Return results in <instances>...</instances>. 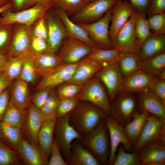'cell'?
I'll list each match as a JSON object with an SVG mask.
<instances>
[{
    "label": "cell",
    "mask_w": 165,
    "mask_h": 165,
    "mask_svg": "<svg viewBox=\"0 0 165 165\" xmlns=\"http://www.w3.org/2000/svg\"><path fill=\"white\" fill-rule=\"evenodd\" d=\"M84 102L79 103L69 117L70 123L82 137L87 136L107 115L95 105Z\"/></svg>",
    "instance_id": "6da1fadb"
},
{
    "label": "cell",
    "mask_w": 165,
    "mask_h": 165,
    "mask_svg": "<svg viewBox=\"0 0 165 165\" xmlns=\"http://www.w3.org/2000/svg\"><path fill=\"white\" fill-rule=\"evenodd\" d=\"M105 118L86 136L83 144L101 163H108L109 142Z\"/></svg>",
    "instance_id": "7a4b0ae2"
},
{
    "label": "cell",
    "mask_w": 165,
    "mask_h": 165,
    "mask_svg": "<svg viewBox=\"0 0 165 165\" xmlns=\"http://www.w3.org/2000/svg\"><path fill=\"white\" fill-rule=\"evenodd\" d=\"M79 101L92 104L110 115L111 106L106 89L97 78H92L84 85L75 97Z\"/></svg>",
    "instance_id": "3957f363"
},
{
    "label": "cell",
    "mask_w": 165,
    "mask_h": 165,
    "mask_svg": "<svg viewBox=\"0 0 165 165\" xmlns=\"http://www.w3.org/2000/svg\"><path fill=\"white\" fill-rule=\"evenodd\" d=\"M69 114L57 118L54 131V136L61 152L68 160L71 155L72 141L82 137L70 123Z\"/></svg>",
    "instance_id": "277c9868"
},
{
    "label": "cell",
    "mask_w": 165,
    "mask_h": 165,
    "mask_svg": "<svg viewBox=\"0 0 165 165\" xmlns=\"http://www.w3.org/2000/svg\"><path fill=\"white\" fill-rule=\"evenodd\" d=\"M50 8L46 6L37 4L16 12L12 11L10 9L2 13L0 23L6 25L20 24L31 26L40 18L45 16Z\"/></svg>",
    "instance_id": "5b68a950"
},
{
    "label": "cell",
    "mask_w": 165,
    "mask_h": 165,
    "mask_svg": "<svg viewBox=\"0 0 165 165\" xmlns=\"http://www.w3.org/2000/svg\"><path fill=\"white\" fill-rule=\"evenodd\" d=\"M112 16L111 9L94 22L77 23L87 33L92 40L100 48L111 49L109 31Z\"/></svg>",
    "instance_id": "8992f818"
},
{
    "label": "cell",
    "mask_w": 165,
    "mask_h": 165,
    "mask_svg": "<svg viewBox=\"0 0 165 165\" xmlns=\"http://www.w3.org/2000/svg\"><path fill=\"white\" fill-rule=\"evenodd\" d=\"M31 26L16 24L13 28L12 40L7 55L25 59L32 55L30 50L32 37Z\"/></svg>",
    "instance_id": "52a82bcc"
},
{
    "label": "cell",
    "mask_w": 165,
    "mask_h": 165,
    "mask_svg": "<svg viewBox=\"0 0 165 165\" xmlns=\"http://www.w3.org/2000/svg\"><path fill=\"white\" fill-rule=\"evenodd\" d=\"M135 15L136 11L119 31L111 42L112 49L120 52L139 54L140 47L134 30Z\"/></svg>",
    "instance_id": "ba28073f"
},
{
    "label": "cell",
    "mask_w": 165,
    "mask_h": 165,
    "mask_svg": "<svg viewBox=\"0 0 165 165\" xmlns=\"http://www.w3.org/2000/svg\"><path fill=\"white\" fill-rule=\"evenodd\" d=\"M111 106V116L123 127L132 119L136 111V100L130 93L120 92Z\"/></svg>",
    "instance_id": "9c48e42d"
},
{
    "label": "cell",
    "mask_w": 165,
    "mask_h": 165,
    "mask_svg": "<svg viewBox=\"0 0 165 165\" xmlns=\"http://www.w3.org/2000/svg\"><path fill=\"white\" fill-rule=\"evenodd\" d=\"M95 75L104 86L112 101L120 92L124 79L117 62L104 65Z\"/></svg>",
    "instance_id": "30bf717a"
},
{
    "label": "cell",
    "mask_w": 165,
    "mask_h": 165,
    "mask_svg": "<svg viewBox=\"0 0 165 165\" xmlns=\"http://www.w3.org/2000/svg\"><path fill=\"white\" fill-rule=\"evenodd\" d=\"M165 120L155 115H149L135 145L134 150L139 151L148 144L156 141H165Z\"/></svg>",
    "instance_id": "8fae6325"
},
{
    "label": "cell",
    "mask_w": 165,
    "mask_h": 165,
    "mask_svg": "<svg viewBox=\"0 0 165 165\" xmlns=\"http://www.w3.org/2000/svg\"><path fill=\"white\" fill-rule=\"evenodd\" d=\"M119 0H94L70 19L76 23L94 22L102 17Z\"/></svg>",
    "instance_id": "7c38bea8"
},
{
    "label": "cell",
    "mask_w": 165,
    "mask_h": 165,
    "mask_svg": "<svg viewBox=\"0 0 165 165\" xmlns=\"http://www.w3.org/2000/svg\"><path fill=\"white\" fill-rule=\"evenodd\" d=\"M92 48L76 38L68 36L63 41L58 56L61 63L75 64L89 54Z\"/></svg>",
    "instance_id": "4fadbf2b"
},
{
    "label": "cell",
    "mask_w": 165,
    "mask_h": 165,
    "mask_svg": "<svg viewBox=\"0 0 165 165\" xmlns=\"http://www.w3.org/2000/svg\"><path fill=\"white\" fill-rule=\"evenodd\" d=\"M78 63L75 64L62 63L46 72L42 76L40 81L34 89L37 90L45 88L53 89L68 82L72 78Z\"/></svg>",
    "instance_id": "5bb4252c"
},
{
    "label": "cell",
    "mask_w": 165,
    "mask_h": 165,
    "mask_svg": "<svg viewBox=\"0 0 165 165\" xmlns=\"http://www.w3.org/2000/svg\"><path fill=\"white\" fill-rule=\"evenodd\" d=\"M105 121L110 139L108 163L109 165H112L119 145L121 144L125 151H130L132 149V144L126 135L123 126L118 124L111 116L107 117Z\"/></svg>",
    "instance_id": "9a60e30c"
},
{
    "label": "cell",
    "mask_w": 165,
    "mask_h": 165,
    "mask_svg": "<svg viewBox=\"0 0 165 165\" xmlns=\"http://www.w3.org/2000/svg\"><path fill=\"white\" fill-rule=\"evenodd\" d=\"M27 110L26 117L21 128L22 137L31 143L38 146V134L45 117L41 110L31 102Z\"/></svg>",
    "instance_id": "2e32d148"
},
{
    "label": "cell",
    "mask_w": 165,
    "mask_h": 165,
    "mask_svg": "<svg viewBox=\"0 0 165 165\" xmlns=\"http://www.w3.org/2000/svg\"><path fill=\"white\" fill-rule=\"evenodd\" d=\"M109 36L111 42L135 10L127 0H119L112 8Z\"/></svg>",
    "instance_id": "e0dca14e"
},
{
    "label": "cell",
    "mask_w": 165,
    "mask_h": 165,
    "mask_svg": "<svg viewBox=\"0 0 165 165\" xmlns=\"http://www.w3.org/2000/svg\"><path fill=\"white\" fill-rule=\"evenodd\" d=\"M45 16L47 30V42L49 50L55 53L61 48L68 35L61 20L57 15Z\"/></svg>",
    "instance_id": "ac0fdd59"
},
{
    "label": "cell",
    "mask_w": 165,
    "mask_h": 165,
    "mask_svg": "<svg viewBox=\"0 0 165 165\" xmlns=\"http://www.w3.org/2000/svg\"><path fill=\"white\" fill-rule=\"evenodd\" d=\"M158 78L140 69L124 79L120 92H139L150 89Z\"/></svg>",
    "instance_id": "d6986e66"
},
{
    "label": "cell",
    "mask_w": 165,
    "mask_h": 165,
    "mask_svg": "<svg viewBox=\"0 0 165 165\" xmlns=\"http://www.w3.org/2000/svg\"><path fill=\"white\" fill-rule=\"evenodd\" d=\"M16 151L26 165H48V158L38 146L31 143L23 138Z\"/></svg>",
    "instance_id": "ffe728a7"
},
{
    "label": "cell",
    "mask_w": 165,
    "mask_h": 165,
    "mask_svg": "<svg viewBox=\"0 0 165 165\" xmlns=\"http://www.w3.org/2000/svg\"><path fill=\"white\" fill-rule=\"evenodd\" d=\"M139 151V158L143 165L165 164V141H156L147 145Z\"/></svg>",
    "instance_id": "44dd1931"
},
{
    "label": "cell",
    "mask_w": 165,
    "mask_h": 165,
    "mask_svg": "<svg viewBox=\"0 0 165 165\" xmlns=\"http://www.w3.org/2000/svg\"><path fill=\"white\" fill-rule=\"evenodd\" d=\"M103 65L86 56L78 63L71 79L67 82L83 86Z\"/></svg>",
    "instance_id": "7402d4cb"
},
{
    "label": "cell",
    "mask_w": 165,
    "mask_h": 165,
    "mask_svg": "<svg viewBox=\"0 0 165 165\" xmlns=\"http://www.w3.org/2000/svg\"><path fill=\"white\" fill-rule=\"evenodd\" d=\"M138 101L142 111L165 119V104L150 89L138 92Z\"/></svg>",
    "instance_id": "603a6c76"
},
{
    "label": "cell",
    "mask_w": 165,
    "mask_h": 165,
    "mask_svg": "<svg viewBox=\"0 0 165 165\" xmlns=\"http://www.w3.org/2000/svg\"><path fill=\"white\" fill-rule=\"evenodd\" d=\"M28 83L18 78L14 80L9 86V101L19 108L27 109L31 102L32 96Z\"/></svg>",
    "instance_id": "cb8c5ba5"
},
{
    "label": "cell",
    "mask_w": 165,
    "mask_h": 165,
    "mask_svg": "<svg viewBox=\"0 0 165 165\" xmlns=\"http://www.w3.org/2000/svg\"><path fill=\"white\" fill-rule=\"evenodd\" d=\"M55 7V12L64 24L68 36L76 38L92 48L99 47L83 28L72 20L64 11Z\"/></svg>",
    "instance_id": "d4e9b609"
},
{
    "label": "cell",
    "mask_w": 165,
    "mask_h": 165,
    "mask_svg": "<svg viewBox=\"0 0 165 165\" xmlns=\"http://www.w3.org/2000/svg\"><path fill=\"white\" fill-rule=\"evenodd\" d=\"M57 118V116L45 117L38 134V146L48 158L51 153Z\"/></svg>",
    "instance_id": "484cf974"
},
{
    "label": "cell",
    "mask_w": 165,
    "mask_h": 165,
    "mask_svg": "<svg viewBox=\"0 0 165 165\" xmlns=\"http://www.w3.org/2000/svg\"><path fill=\"white\" fill-rule=\"evenodd\" d=\"M165 51V35L152 34L142 44L139 55L143 61Z\"/></svg>",
    "instance_id": "4316f807"
},
{
    "label": "cell",
    "mask_w": 165,
    "mask_h": 165,
    "mask_svg": "<svg viewBox=\"0 0 165 165\" xmlns=\"http://www.w3.org/2000/svg\"><path fill=\"white\" fill-rule=\"evenodd\" d=\"M149 113L136 111L131 120L124 126L125 133L134 145L137 142L147 121Z\"/></svg>",
    "instance_id": "83f0119b"
},
{
    "label": "cell",
    "mask_w": 165,
    "mask_h": 165,
    "mask_svg": "<svg viewBox=\"0 0 165 165\" xmlns=\"http://www.w3.org/2000/svg\"><path fill=\"white\" fill-rule=\"evenodd\" d=\"M68 164L72 165H99L101 163L82 144L75 142L72 145L71 154Z\"/></svg>",
    "instance_id": "f1b7e54d"
},
{
    "label": "cell",
    "mask_w": 165,
    "mask_h": 165,
    "mask_svg": "<svg viewBox=\"0 0 165 165\" xmlns=\"http://www.w3.org/2000/svg\"><path fill=\"white\" fill-rule=\"evenodd\" d=\"M142 61L138 54L120 52L117 62L124 79L141 69Z\"/></svg>",
    "instance_id": "f546056e"
},
{
    "label": "cell",
    "mask_w": 165,
    "mask_h": 165,
    "mask_svg": "<svg viewBox=\"0 0 165 165\" xmlns=\"http://www.w3.org/2000/svg\"><path fill=\"white\" fill-rule=\"evenodd\" d=\"M21 129L0 122V140L15 151L23 138Z\"/></svg>",
    "instance_id": "4dcf8cb0"
},
{
    "label": "cell",
    "mask_w": 165,
    "mask_h": 165,
    "mask_svg": "<svg viewBox=\"0 0 165 165\" xmlns=\"http://www.w3.org/2000/svg\"><path fill=\"white\" fill-rule=\"evenodd\" d=\"M55 53L49 50L41 53L32 55V59L41 72L42 77L46 72L62 64L58 55Z\"/></svg>",
    "instance_id": "1f68e13d"
},
{
    "label": "cell",
    "mask_w": 165,
    "mask_h": 165,
    "mask_svg": "<svg viewBox=\"0 0 165 165\" xmlns=\"http://www.w3.org/2000/svg\"><path fill=\"white\" fill-rule=\"evenodd\" d=\"M27 109L19 108L10 101L2 121L10 126L21 128L25 120Z\"/></svg>",
    "instance_id": "d6a6232c"
},
{
    "label": "cell",
    "mask_w": 165,
    "mask_h": 165,
    "mask_svg": "<svg viewBox=\"0 0 165 165\" xmlns=\"http://www.w3.org/2000/svg\"><path fill=\"white\" fill-rule=\"evenodd\" d=\"M141 69L148 74L158 77L165 71V51L142 61Z\"/></svg>",
    "instance_id": "836d02e7"
},
{
    "label": "cell",
    "mask_w": 165,
    "mask_h": 165,
    "mask_svg": "<svg viewBox=\"0 0 165 165\" xmlns=\"http://www.w3.org/2000/svg\"><path fill=\"white\" fill-rule=\"evenodd\" d=\"M120 52L113 49H106L99 47L94 48L86 57L103 66L117 61Z\"/></svg>",
    "instance_id": "e575fe53"
},
{
    "label": "cell",
    "mask_w": 165,
    "mask_h": 165,
    "mask_svg": "<svg viewBox=\"0 0 165 165\" xmlns=\"http://www.w3.org/2000/svg\"><path fill=\"white\" fill-rule=\"evenodd\" d=\"M146 14V13L136 11L135 32L140 47L142 43L152 33L148 24Z\"/></svg>",
    "instance_id": "d590c367"
},
{
    "label": "cell",
    "mask_w": 165,
    "mask_h": 165,
    "mask_svg": "<svg viewBox=\"0 0 165 165\" xmlns=\"http://www.w3.org/2000/svg\"><path fill=\"white\" fill-rule=\"evenodd\" d=\"M94 0H52L53 7L64 11L68 16H72Z\"/></svg>",
    "instance_id": "8d00e7d4"
},
{
    "label": "cell",
    "mask_w": 165,
    "mask_h": 165,
    "mask_svg": "<svg viewBox=\"0 0 165 165\" xmlns=\"http://www.w3.org/2000/svg\"><path fill=\"white\" fill-rule=\"evenodd\" d=\"M24 60V59L20 57H8L3 72L11 82L20 77Z\"/></svg>",
    "instance_id": "74e56055"
},
{
    "label": "cell",
    "mask_w": 165,
    "mask_h": 165,
    "mask_svg": "<svg viewBox=\"0 0 165 165\" xmlns=\"http://www.w3.org/2000/svg\"><path fill=\"white\" fill-rule=\"evenodd\" d=\"M31 57L24 59L22 69L19 78L28 83L34 84L38 77H42V74L34 64Z\"/></svg>",
    "instance_id": "f35d334b"
},
{
    "label": "cell",
    "mask_w": 165,
    "mask_h": 165,
    "mask_svg": "<svg viewBox=\"0 0 165 165\" xmlns=\"http://www.w3.org/2000/svg\"><path fill=\"white\" fill-rule=\"evenodd\" d=\"M113 165H141L139 154L137 152H127L122 145L119 148Z\"/></svg>",
    "instance_id": "ab89813d"
},
{
    "label": "cell",
    "mask_w": 165,
    "mask_h": 165,
    "mask_svg": "<svg viewBox=\"0 0 165 165\" xmlns=\"http://www.w3.org/2000/svg\"><path fill=\"white\" fill-rule=\"evenodd\" d=\"M82 87L74 83L65 82L57 86L56 93L59 100L75 98L80 92Z\"/></svg>",
    "instance_id": "60d3db41"
},
{
    "label": "cell",
    "mask_w": 165,
    "mask_h": 165,
    "mask_svg": "<svg viewBox=\"0 0 165 165\" xmlns=\"http://www.w3.org/2000/svg\"><path fill=\"white\" fill-rule=\"evenodd\" d=\"M59 101L56 92L52 89L46 101L40 109L45 117L57 116Z\"/></svg>",
    "instance_id": "b9f144b4"
},
{
    "label": "cell",
    "mask_w": 165,
    "mask_h": 165,
    "mask_svg": "<svg viewBox=\"0 0 165 165\" xmlns=\"http://www.w3.org/2000/svg\"><path fill=\"white\" fill-rule=\"evenodd\" d=\"M20 160L16 151L0 140V165H9L18 162Z\"/></svg>",
    "instance_id": "7bdbcfd3"
},
{
    "label": "cell",
    "mask_w": 165,
    "mask_h": 165,
    "mask_svg": "<svg viewBox=\"0 0 165 165\" xmlns=\"http://www.w3.org/2000/svg\"><path fill=\"white\" fill-rule=\"evenodd\" d=\"M149 28L152 33L159 35L165 34V13L154 15L147 18Z\"/></svg>",
    "instance_id": "ee69618b"
},
{
    "label": "cell",
    "mask_w": 165,
    "mask_h": 165,
    "mask_svg": "<svg viewBox=\"0 0 165 165\" xmlns=\"http://www.w3.org/2000/svg\"><path fill=\"white\" fill-rule=\"evenodd\" d=\"M13 26L0 23V52L7 54L13 36Z\"/></svg>",
    "instance_id": "f6af8a7d"
},
{
    "label": "cell",
    "mask_w": 165,
    "mask_h": 165,
    "mask_svg": "<svg viewBox=\"0 0 165 165\" xmlns=\"http://www.w3.org/2000/svg\"><path fill=\"white\" fill-rule=\"evenodd\" d=\"M79 102L75 97L59 100L56 112L57 118L63 117L70 113Z\"/></svg>",
    "instance_id": "bcb514c9"
},
{
    "label": "cell",
    "mask_w": 165,
    "mask_h": 165,
    "mask_svg": "<svg viewBox=\"0 0 165 165\" xmlns=\"http://www.w3.org/2000/svg\"><path fill=\"white\" fill-rule=\"evenodd\" d=\"M30 50L32 55L40 54L50 50L46 40L33 35L30 44Z\"/></svg>",
    "instance_id": "7dc6e473"
},
{
    "label": "cell",
    "mask_w": 165,
    "mask_h": 165,
    "mask_svg": "<svg viewBox=\"0 0 165 165\" xmlns=\"http://www.w3.org/2000/svg\"><path fill=\"white\" fill-rule=\"evenodd\" d=\"M51 157L48 165H68L67 162L63 159L60 148L53 138L51 151Z\"/></svg>",
    "instance_id": "c3c4849f"
},
{
    "label": "cell",
    "mask_w": 165,
    "mask_h": 165,
    "mask_svg": "<svg viewBox=\"0 0 165 165\" xmlns=\"http://www.w3.org/2000/svg\"><path fill=\"white\" fill-rule=\"evenodd\" d=\"M52 89L45 88L37 90L31 96V103L35 106L40 109L46 101Z\"/></svg>",
    "instance_id": "681fc988"
},
{
    "label": "cell",
    "mask_w": 165,
    "mask_h": 165,
    "mask_svg": "<svg viewBox=\"0 0 165 165\" xmlns=\"http://www.w3.org/2000/svg\"><path fill=\"white\" fill-rule=\"evenodd\" d=\"M45 16L36 21L32 28V34L33 35L42 38L47 41L48 30Z\"/></svg>",
    "instance_id": "f907efd6"
},
{
    "label": "cell",
    "mask_w": 165,
    "mask_h": 165,
    "mask_svg": "<svg viewBox=\"0 0 165 165\" xmlns=\"http://www.w3.org/2000/svg\"><path fill=\"white\" fill-rule=\"evenodd\" d=\"M165 12V0H151L146 14L149 17Z\"/></svg>",
    "instance_id": "816d5d0a"
},
{
    "label": "cell",
    "mask_w": 165,
    "mask_h": 165,
    "mask_svg": "<svg viewBox=\"0 0 165 165\" xmlns=\"http://www.w3.org/2000/svg\"><path fill=\"white\" fill-rule=\"evenodd\" d=\"M150 89L165 104V80L158 78Z\"/></svg>",
    "instance_id": "f5cc1de1"
},
{
    "label": "cell",
    "mask_w": 165,
    "mask_h": 165,
    "mask_svg": "<svg viewBox=\"0 0 165 165\" xmlns=\"http://www.w3.org/2000/svg\"><path fill=\"white\" fill-rule=\"evenodd\" d=\"M10 98L9 87L0 94V122L5 114Z\"/></svg>",
    "instance_id": "db71d44e"
},
{
    "label": "cell",
    "mask_w": 165,
    "mask_h": 165,
    "mask_svg": "<svg viewBox=\"0 0 165 165\" xmlns=\"http://www.w3.org/2000/svg\"><path fill=\"white\" fill-rule=\"evenodd\" d=\"M151 0H127L135 11L146 13Z\"/></svg>",
    "instance_id": "11a10c76"
},
{
    "label": "cell",
    "mask_w": 165,
    "mask_h": 165,
    "mask_svg": "<svg viewBox=\"0 0 165 165\" xmlns=\"http://www.w3.org/2000/svg\"><path fill=\"white\" fill-rule=\"evenodd\" d=\"M41 4L51 8L53 7L52 0H27L25 9L31 7L36 4Z\"/></svg>",
    "instance_id": "9f6ffc18"
},
{
    "label": "cell",
    "mask_w": 165,
    "mask_h": 165,
    "mask_svg": "<svg viewBox=\"0 0 165 165\" xmlns=\"http://www.w3.org/2000/svg\"><path fill=\"white\" fill-rule=\"evenodd\" d=\"M11 83L4 72L0 73V94L9 87Z\"/></svg>",
    "instance_id": "6f0895ef"
},
{
    "label": "cell",
    "mask_w": 165,
    "mask_h": 165,
    "mask_svg": "<svg viewBox=\"0 0 165 165\" xmlns=\"http://www.w3.org/2000/svg\"><path fill=\"white\" fill-rule=\"evenodd\" d=\"M12 6L17 11H20L24 9L26 5L27 0H11Z\"/></svg>",
    "instance_id": "680465c9"
},
{
    "label": "cell",
    "mask_w": 165,
    "mask_h": 165,
    "mask_svg": "<svg viewBox=\"0 0 165 165\" xmlns=\"http://www.w3.org/2000/svg\"><path fill=\"white\" fill-rule=\"evenodd\" d=\"M7 58L6 54L0 52V73L4 71Z\"/></svg>",
    "instance_id": "91938a15"
},
{
    "label": "cell",
    "mask_w": 165,
    "mask_h": 165,
    "mask_svg": "<svg viewBox=\"0 0 165 165\" xmlns=\"http://www.w3.org/2000/svg\"><path fill=\"white\" fill-rule=\"evenodd\" d=\"M12 7V2L8 3L2 7L0 8V14L7 9H11Z\"/></svg>",
    "instance_id": "94428289"
},
{
    "label": "cell",
    "mask_w": 165,
    "mask_h": 165,
    "mask_svg": "<svg viewBox=\"0 0 165 165\" xmlns=\"http://www.w3.org/2000/svg\"><path fill=\"white\" fill-rule=\"evenodd\" d=\"M10 0H0V8L2 7L8 3L11 2L10 1Z\"/></svg>",
    "instance_id": "6125c7cd"
}]
</instances>
